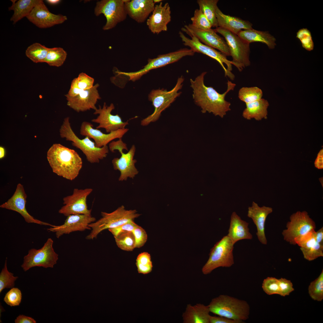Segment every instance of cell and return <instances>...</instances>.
I'll return each instance as SVG.
<instances>
[{"label": "cell", "instance_id": "obj_9", "mask_svg": "<svg viewBox=\"0 0 323 323\" xmlns=\"http://www.w3.org/2000/svg\"><path fill=\"white\" fill-rule=\"evenodd\" d=\"M215 30L224 38L229 48L231 62L240 71L250 65V44L241 39L237 34L218 27Z\"/></svg>", "mask_w": 323, "mask_h": 323}, {"label": "cell", "instance_id": "obj_28", "mask_svg": "<svg viewBox=\"0 0 323 323\" xmlns=\"http://www.w3.org/2000/svg\"><path fill=\"white\" fill-rule=\"evenodd\" d=\"M249 224L242 220L235 212H232L227 235L234 244L240 240L252 239L253 236L249 231Z\"/></svg>", "mask_w": 323, "mask_h": 323}, {"label": "cell", "instance_id": "obj_6", "mask_svg": "<svg viewBox=\"0 0 323 323\" xmlns=\"http://www.w3.org/2000/svg\"><path fill=\"white\" fill-rule=\"evenodd\" d=\"M184 80L182 76L178 78L175 86L170 91L162 89L151 91L148 95V99L152 102L154 110L152 114L141 121V125L147 126L159 119L162 112L168 108L181 94L182 92L179 91L182 87Z\"/></svg>", "mask_w": 323, "mask_h": 323}, {"label": "cell", "instance_id": "obj_38", "mask_svg": "<svg viewBox=\"0 0 323 323\" xmlns=\"http://www.w3.org/2000/svg\"><path fill=\"white\" fill-rule=\"evenodd\" d=\"M118 247L122 250L132 251L135 248V239L132 231H128L114 237Z\"/></svg>", "mask_w": 323, "mask_h": 323}, {"label": "cell", "instance_id": "obj_54", "mask_svg": "<svg viewBox=\"0 0 323 323\" xmlns=\"http://www.w3.org/2000/svg\"><path fill=\"white\" fill-rule=\"evenodd\" d=\"M61 1L59 0H46L48 4L51 5H55L58 4Z\"/></svg>", "mask_w": 323, "mask_h": 323}, {"label": "cell", "instance_id": "obj_17", "mask_svg": "<svg viewBox=\"0 0 323 323\" xmlns=\"http://www.w3.org/2000/svg\"><path fill=\"white\" fill-rule=\"evenodd\" d=\"M27 198V195L23 186L19 183L12 196L7 201L1 205L0 207L18 212L28 223H34L52 227V225L37 219L28 213L26 208Z\"/></svg>", "mask_w": 323, "mask_h": 323}, {"label": "cell", "instance_id": "obj_55", "mask_svg": "<svg viewBox=\"0 0 323 323\" xmlns=\"http://www.w3.org/2000/svg\"><path fill=\"white\" fill-rule=\"evenodd\" d=\"M5 156V150L4 148L2 147H0V158L2 159Z\"/></svg>", "mask_w": 323, "mask_h": 323}, {"label": "cell", "instance_id": "obj_50", "mask_svg": "<svg viewBox=\"0 0 323 323\" xmlns=\"http://www.w3.org/2000/svg\"><path fill=\"white\" fill-rule=\"evenodd\" d=\"M135 264L139 273L144 275L150 273L152 271L153 265L144 266L137 262H136Z\"/></svg>", "mask_w": 323, "mask_h": 323}, {"label": "cell", "instance_id": "obj_26", "mask_svg": "<svg viewBox=\"0 0 323 323\" xmlns=\"http://www.w3.org/2000/svg\"><path fill=\"white\" fill-rule=\"evenodd\" d=\"M155 4L153 0H125V2L127 15L138 23L147 19L154 9Z\"/></svg>", "mask_w": 323, "mask_h": 323}, {"label": "cell", "instance_id": "obj_19", "mask_svg": "<svg viewBox=\"0 0 323 323\" xmlns=\"http://www.w3.org/2000/svg\"><path fill=\"white\" fill-rule=\"evenodd\" d=\"M115 108L113 103H111L108 106L104 102L102 108L99 105L98 108L95 110L94 114H98V115L96 118L92 119V121L98 124L96 129L104 128L107 133H110L125 128V126L129 124L128 121L124 122L118 115H114L111 114L112 111Z\"/></svg>", "mask_w": 323, "mask_h": 323}, {"label": "cell", "instance_id": "obj_4", "mask_svg": "<svg viewBox=\"0 0 323 323\" xmlns=\"http://www.w3.org/2000/svg\"><path fill=\"white\" fill-rule=\"evenodd\" d=\"M60 132L61 138L71 141L73 146L80 150L86 156L87 160L90 163H99L100 160L106 157L109 153V149L107 145L98 147L89 137L86 136L82 139L78 138L71 128L69 117L64 119Z\"/></svg>", "mask_w": 323, "mask_h": 323}, {"label": "cell", "instance_id": "obj_51", "mask_svg": "<svg viewBox=\"0 0 323 323\" xmlns=\"http://www.w3.org/2000/svg\"><path fill=\"white\" fill-rule=\"evenodd\" d=\"M315 167L319 169L323 168V149H321L317 154L314 162Z\"/></svg>", "mask_w": 323, "mask_h": 323}, {"label": "cell", "instance_id": "obj_21", "mask_svg": "<svg viewBox=\"0 0 323 323\" xmlns=\"http://www.w3.org/2000/svg\"><path fill=\"white\" fill-rule=\"evenodd\" d=\"M99 85L97 83L92 88L84 91L74 96L65 95L67 104L77 112H83L91 109L95 110L96 104L101 99L97 88Z\"/></svg>", "mask_w": 323, "mask_h": 323}, {"label": "cell", "instance_id": "obj_43", "mask_svg": "<svg viewBox=\"0 0 323 323\" xmlns=\"http://www.w3.org/2000/svg\"><path fill=\"white\" fill-rule=\"evenodd\" d=\"M262 287L264 292L268 295L279 294L278 279L273 277H267L263 280Z\"/></svg>", "mask_w": 323, "mask_h": 323}, {"label": "cell", "instance_id": "obj_2", "mask_svg": "<svg viewBox=\"0 0 323 323\" xmlns=\"http://www.w3.org/2000/svg\"><path fill=\"white\" fill-rule=\"evenodd\" d=\"M47 157L53 172L70 180L78 176L82 167V159L79 154L60 144H54L51 146Z\"/></svg>", "mask_w": 323, "mask_h": 323}, {"label": "cell", "instance_id": "obj_3", "mask_svg": "<svg viewBox=\"0 0 323 323\" xmlns=\"http://www.w3.org/2000/svg\"><path fill=\"white\" fill-rule=\"evenodd\" d=\"M210 312L244 323L249 318L250 307L246 301L226 295L212 299L208 305Z\"/></svg>", "mask_w": 323, "mask_h": 323}, {"label": "cell", "instance_id": "obj_25", "mask_svg": "<svg viewBox=\"0 0 323 323\" xmlns=\"http://www.w3.org/2000/svg\"><path fill=\"white\" fill-rule=\"evenodd\" d=\"M272 211L271 207L265 206L260 207L254 201L251 206L248 208L247 216L252 219L255 225L258 238L263 245H266L267 243L265 232L266 220L268 215Z\"/></svg>", "mask_w": 323, "mask_h": 323}, {"label": "cell", "instance_id": "obj_46", "mask_svg": "<svg viewBox=\"0 0 323 323\" xmlns=\"http://www.w3.org/2000/svg\"><path fill=\"white\" fill-rule=\"evenodd\" d=\"M137 224L134 220L125 223L115 228L109 229V231L113 234L114 237L119 234L128 231H132Z\"/></svg>", "mask_w": 323, "mask_h": 323}, {"label": "cell", "instance_id": "obj_11", "mask_svg": "<svg viewBox=\"0 0 323 323\" xmlns=\"http://www.w3.org/2000/svg\"><path fill=\"white\" fill-rule=\"evenodd\" d=\"M315 222L306 211H298L291 215L286 228L282 233L284 239L290 244L295 245V240L309 232L315 230Z\"/></svg>", "mask_w": 323, "mask_h": 323}, {"label": "cell", "instance_id": "obj_45", "mask_svg": "<svg viewBox=\"0 0 323 323\" xmlns=\"http://www.w3.org/2000/svg\"><path fill=\"white\" fill-rule=\"evenodd\" d=\"M132 232L135 239V248L141 247L144 246L147 240V235L146 231L137 225Z\"/></svg>", "mask_w": 323, "mask_h": 323}, {"label": "cell", "instance_id": "obj_29", "mask_svg": "<svg viewBox=\"0 0 323 323\" xmlns=\"http://www.w3.org/2000/svg\"><path fill=\"white\" fill-rule=\"evenodd\" d=\"M208 305L198 303L194 305L188 304L183 313L184 323H210L211 316Z\"/></svg>", "mask_w": 323, "mask_h": 323}, {"label": "cell", "instance_id": "obj_41", "mask_svg": "<svg viewBox=\"0 0 323 323\" xmlns=\"http://www.w3.org/2000/svg\"><path fill=\"white\" fill-rule=\"evenodd\" d=\"M191 24L194 27L202 30H207L211 28L212 25L204 14L199 9H196L193 16L191 19Z\"/></svg>", "mask_w": 323, "mask_h": 323}, {"label": "cell", "instance_id": "obj_34", "mask_svg": "<svg viewBox=\"0 0 323 323\" xmlns=\"http://www.w3.org/2000/svg\"><path fill=\"white\" fill-rule=\"evenodd\" d=\"M218 0H198L197 2L200 9L211 22L212 27H218L216 15V10Z\"/></svg>", "mask_w": 323, "mask_h": 323}, {"label": "cell", "instance_id": "obj_22", "mask_svg": "<svg viewBox=\"0 0 323 323\" xmlns=\"http://www.w3.org/2000/svg\"><path fill=\"white\" fill-rule=\"evenodd\" d=\"M128 130V129L125 128L108 134L104 133L98 129L94 128L93 125L91 123L84 121L80 126V134L83 136H87L93 139L96 146L101 147L107 145L109 143L115 139L122 138Z\"/></svg>", "mask_w": 323, "mask_h": 323}, {"label": "cell", "instance_id": "obj_24", "mask_svg": "<svg viewBox=\"0 0 323 323\" xmlns=\"http://www.w3.org/2000/svg\"><path fill=\"white\" fill-rule=\"evenodd\" d=\"M315 230L295 239L296 245H298L304 258L311 261L323 256V246L317 243L316 239Z\"/></svg>", "mask_w": 323, "mask_h": 323}, {"label": "cell", "instance_id": "obj_16", "mask_svg": "<svg viewBox=\"0 0 323 323\" xmlns=\"http://www.w3.org/2000/svg\"><path fill=\"white\" fill-rule=\"evenodd\" d=\"M181 30L190 36H195L203 44L219 50L226 56H230L226 41L217 34L215 29H200L190 24L185 25Z\"/></svg>", "mask_w": 323, "mask_h": 323}, {"label": "cell", "instance_id": "obj_53", "mask_svg": "<svg viewBox=\"0 0 323 323\" xmlns=\"http://www.w3.org/2000/svg\"><path fill=\"white\" fill-rule=\"evenodd\" d=\"M316 239L317 243L323 246V227L315 232Z\"/></svg>", "mask_w": 323, "mask_h": 323}, {"label": "cell", "instance_id": "obj_36", "mask_svg": "<svg viewBox=\"0 0 323 323\" xmlns=\"http://www.w3.org/2000/svg\"><path fill=\"white\" fill-rule=\"evenodd\" d=\"M67 56L66 52L62 48H49L45 62L50 66L59 67L63 64Z\"/></svg>", "mask_w": 323, "mask_h": 323}, {"label": "cell", "instance_id": "obj_18", "mask_svg": "<svg viewBox=\"0 0 323 323\" xmlns=\"http://www.w3.org/2000/svg\"><path fill=\"white\" fill-rule=\"evenodd\" d=\"M95 221L96 218L91 215L72 214L67 217L63 224L53 225L47 230L55 233L56 237L59 238L63 234H68L73 232L91 230L89 225Z\"/></svg>", "mask_w": 323, "mask_h": 323}, {"label": "cell", "instance_id": "obj_30", "mask_svg": "<svg viewBox=\"0 0 323 323\" xmlns=\"http://www.w3.org/2000/svg\"><path fill=\"white\" fill-rule=\"evenodd\" d=\"M237 35L246 42L250 43L255 42L265 44L269 49H273L276 45V39L268 31H263L253 28L242 30Z\"/></svg>", "mask_w": 323, "mask_h": 323}, {"label": "cell", "instance_id": "obj_47", "mask_svg": "<svg viewBox=\"0 0 323 323\" xmlns=\"http://www.w3.org/2000/svg\"><path fill=\"white\" fill-rule=\"evenodd\" d=\"M279 294L281 296H285L289 295L294 289L293 284L290 280L285 278H281L278 279Z\"/></svg>", "mask_w": 323, "mask_h": 323}, {"label": "cell", "instance_id": "obj_31", "mask_svg": "<svg viewBox=\"0 0 323 323\" xmlns=\"http://www.w3.org/2000/svg\"><path fill=\"white\" fill-rule=\"evenodd\" d=\"M269 105L268 101L262 98L246 104V108L242 113V116L244 118L249 120L252 118L257 121L266 119Z\"/></svg>", "mask_w": 323, "mask_h": 323}, {"label": "cell", "instance_id": "obj_35", "mask_svg": "<svg viewBox=\"0 0 323 323\" xmlns=\"http://www.w3.org/2000/svg\"><path fill=\"white\" fill-rule=\"evenodd\" d=\"M48 48L38 43L28 47L25 51L26 56L35 63L45 62Z\"/></svg>", "mask_w": 323, "mask_h": 323}, {"label": "cell", "instance_id": "obj_52", "mask_svg": "<svg viewBox=\"0 0 323 323\" xmlns=\"http://www.w3.org/2000/svg\"><path fill=\"white\" fill-rule=\"evenodd\" d=\"M15 322V323H36V321L31 317L21 315L16 318Z\"/></svg>", "mask_w": 323, "mask_h": 323}, {"label": "cell", "instance_id": "obj_33", "mask_svg": "<svg viewBox=\"0 0 323 323\" xmlns=\"http://www.w3.org/2000/svg\"><path fill=\"white\" fill-rule=\"evenodd\" d=\"M94 79L85 73H80L77 77L72 80L70 89L67 94L71 96H75L81 92L93 87Z\"/></svg>", "mask_w": 323, "mask_h": 323}, {"label": "cell", "instance_id": "obj_1", "mask_svg": "<svg viewBox=\"0 0 323 323\" xmlns=\"http://www.w3.org/2000/svg\"><path fill=\"white\" fill-rule=\"evenodd\" d=\"M206 73L203 72L194 80L190 79L193 99L195 103L201 109L202 113H212L223 118L231 110V103L225 100V97L229 92L234 89L236 84L228 80L226 90L223 93H220L213 87L205 85L204 78Z\"/></svg>", "mask_w": 323, "mask_h": 323}, {"label": "cell", "instance_id": "obj_5", "mask_svg": "<svg viewBox=\"0 0 323 323\" xmlns=\"http://www.w3.org/2000/svg\"><path fill=\"white\" fill-rule=\"evenodd\" d=\"M101 214L102 217L100 219L89 225L91 231L86 237V239L92 240L96 238L103 231L115 228L134 220L141 215L136 210H126L123 205L112 212L102 211Z\"/></svg>", "mask_w": 323, "mask_h": 323}, {"label": "cell", "instance_id": "obj_48", "mask_svg": "<svg viewBox=\"0 0 323 323\" xmlns=\"http://www.w3.org/2000/svg\"><path fill=\"white\" fill-rule=\"evenodd\" d=\"M136 262L144 266L152 265L150 254L147 252H141L138 255Z\"/></svg>", "mask_w": 323, "mask_h": 323}, {"label": "cell", "instance_id": "obj_20", "mask_svg": "<svg viewBox=\"0 0 323 323\" xmlns=\"http://www.w3.org/2000/svg\"><path fill=\"white\" fill-rule=\"evenodd\" d=\"M26 18L40 28H47L61 24L66 20V16L50 12L43 1L39 0Z\"/></svg>", "mask_w": 323, "mask_h": 323}, {"label": "cell", "instance_id": "obj_49", "mask_svg": "<svg viewBox=\"0 0 323 323\" xmlns=\"http://www.w3.org/2000/svg\"><path fill=\"white\" fill-rule=\"evenodd\" d=\"M210 323H243L224 316H211Z\"/></svg>", "mask_w": 323, "mask_h": 323}, {"label": "cell", "instance_id": "obj_14", "mask_svg": "<svg viewBox=\"0 0 323 323\" xmlns=\"http://www.w3.org/2000/svg\"><path fill=\"white\" fill-rule=\"evenodd\" d=\"M125 0H102L97 2L94 13L97 16L103 14L106 17V22L103 27V30L112 29L126 19Z\"/></svg>", "mask_w": 323, "mask_h": 323}, {"label": "cell", "instance_id": "obj_56", "mask_svg": "<svg viewBox=\"0 0 323 323\" xmlns=\"http://www.w3.org/2000/svg\"><path fill=\"white\" fill-rule=\"evenodd\" d=\"M162 0H153V1L155 3H159V2L160 3V2H162Z\"/></svg>", "mask_w": 323, "mask_h": 323}, {"label": "cell", "instance_id": "obj_13", "mask_svg": "<svg viewBox=\"0 0 323 323\" xmlns=\"http://www.w3.org/2000/svg\"><path fill=\"white\" fill-rule=\"evenodd\" d=\"M179 34L184 45L189 47L194 53L202 54L216 60L222 67L225 76L231 80H234L235 76L231 72L232 68L231 61L228 60L226 56L214 48L203 44L195 36H190L191 39H190L181 31L179 32Z\"/></svg>", "mask_w": 323, "mask_h": 323}, {"label": "cell", "instance_id": "obj_39", "mask_svg": "<svg viewBox=\"0 0 323 323\" xmlns=\"http://www.w3.org/2000/svg\"><path fill=\"white\" fill-rule=\"evenodd\" d=\"M308 293L313 300L321 301L323 299V270L320 275L311 282L308 288Z\"/></svg>", "mask_w": 323, "mask_h": 323}, {"label": "cell", "instance_id": "obj_40", "mask_svg": "<svg viewBox=\"0 0 323 323\" xmlns=\"http://www.w3.org/2000/svg\"><path fill=\"white\" fill-rule=\"evenodd\" d=\"M7 261V258L0 274V293L5 288H13L14 286L15 281L18 278L17 276H14L13 273L8 271Z\"/></svg>", "mask_w": 323, "mask_h": 323}, {"label": "cell", "instance_id": "obj_23", "mask_svg": "<svg viewBox=\"0 0 323 323\" xmlns=\"http://www.w3.org/2000/svg\"><path fill=\"white\" fill-rule=\"evenodd\" d=\"M171 20L170 6L167 2H162L155 5L152 14L147 19L146 23L152 33L158 34L167 30V25Z\"/></svg>", "mask_w": 323, "mask_h": 323}, {"label": "cell", "instance_id": "obj_27", "mask_svg": "<svg viewBox=\"0 0 323 323\" xmlns=\"http://www.w3.org/2000/svg\"><path fill=\"white\" fill-rule=\"evenodd\" d=\"M216 15L218 27L237 34L242 30L252 28V24L248 21L223 13L218 6L216 10Z\"/></svg>", "mask_w": 323, "mask_h": 323}, {"label": "cell", "instance_id": "obj_32", "mask_svg": "<svg viewBox=\"0 0 323 323\" xmlns=\"http://www.w3.org/2000/svg\"><path fill=\"white\" fill-rule=\"evenodd\" d=\"M39 0H11L12 5L9 10H13L14 13L10 21L14 24L25 17H26L31 12Z\"/></svg>", "mask_w": 323, "mask_h": 323}, {"label": "cell", "instance_id": "obj_44", "mask_svg": "<svg viewBox=\"0 0 323 323\" xmlns=\"http://www.w3.org/2000/svg\"><path fill=\"white\" fill-rule=\"evenodd\" d=\"M22 298L20 290L17 288H12L5 294L4 301L11 307L19 306Z\"/></svg>", "mask_w": 323, "mask_h": 323}, {"label": "cell", "instance_id": "obj_7", "mask_svg": "<svg viewBox=\"0 0 323 323\" xmlns=\"http://www.w3.org/2000/svg\"><path fill=\"white\" fill-rule=\"evenodd\" d=\"M234 245L227 235L217 242L211 249L209 258L202 268L203 274H208L219 267L232 266L234 263Z\"/></svg>", "mask_w": 323, "mask_h": 323}, {"label": "cell", "instance_id": "obj_37", "mask_svg": "<svg viewBox=\"0 0 323 323\" xmlns=\"http://www.w3.org/2000/svg\"><path fill=\"white\" fill-rule=\"evenodd\" d=\"M263 92L259 88L256 87H244L239 90L238 97L246 104L257 100L262 98Z\"/></svg>", "mask_w": 323, "mask_h": 323}, {"label": "cell", "instance_id": "obj_12", "mask_svg": "<svg viewBox=\"0 0 323 323\" xmlns=\"http://www.w3.org/2000/svg\"><path fill=\"white\" fill-rule=\"evenodd\" d=\"M194 53L191 49L186 48L167 54L159 55L153 59H149L147 65L141 70L132 72H124L117 71L118 74H123L128 77L129 80L135 81L139 79L143 75L150 70L165 66L178 61L184 57L193 56Z\"/></svg>", "mask_w": 323, "mask_h": 323}, {"label": "cell", "instance_id": "obj_42", "mask_svg": "<svg viewBox=\"0 0 323 323\" xmlns=\"http://www.w3.org/2000/svg\"><path fill=\"white\" fill-rule=\"evenodd\" d=\"M296 37L302 44V47L308 51L313 50L314 45L310 31L306 28H303L298 30L296 33Z\"/></svg>", "mask_w": 323, "mask_h": 323}, {"label": "cell", "instance_id": "obj_8", "mask_svg": "<svg viewBox=\"0 0 323 323\" xmlns=\"http://www.w3.org/2000/svg\"><path fill=\"white\" fill-rule=\"evenodd\" d=\"M121 139L111 142L109 144V148L112 152L117 150L121 154L120 158H115L112 159V163L114 169L120 172L119 180L123 181L127 180L128 178L133 179L138 173V171L135 166L137 160L134 159L136 150L135 146L133 145L127 153H124L123 150H127L128 148L126 144Z\"/></svg>", "mask_w": 323, "mask_h": 323}, {"label": "cell", "instance_id": "obj_15", "mask_svg": "<svg viewBox=\"0 0 323 323\" xmlns=\"http://www.w3.org/2000/svg\"><path fill=\"white\" fill-rule=\"evenodd\" d=\"M93 191L91 188L74 189L71 195L64 197L63 206L59 210L60 214L67 217L72 214L91 215V209H89L87 198Z\"/></svg>", "mask_w": 323, "mask_h": 323}, {"label": "cell", "instance_id": "obj_10", "mask_svg": "<svg viewBox=\"0 0 323 323\" xmlns=\"http://www.w3.org/2000/svg\"><path fill=\"white\" fill-rule=\"evenodd\" d=\"M53 243L51 238H48L40 249L29 250L21 266L23 270L25 272L35 266L53 268L58 259V255L53 247Z\"/></svg>", "mask_w": 323, "mask_h": 323}]
</instances>
